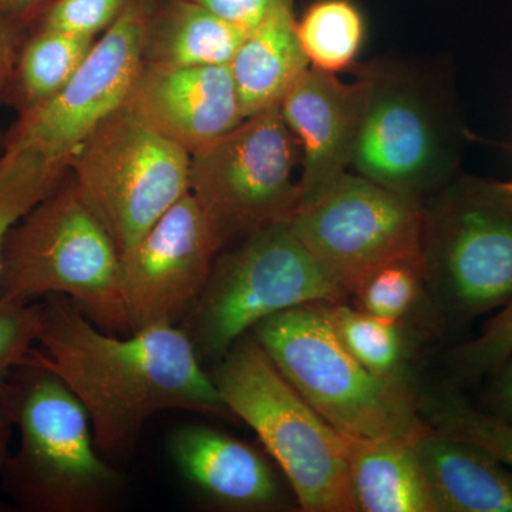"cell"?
<instances>
[{
    "label": "cell",
    "mask_w": 512,
    "mask_h": 512,
    "mask_svg": "<svg viewBox=\"0 0 512 512\" xmlns=\"http://www.w3.org/2000/svg\"><path fill=\"white\" fill-rule=\"evenodd\" d=\"M42 363L82 403L94 440L107 458L126 456L151 417L164 410L232 419L190 336L160 325L117 336L97 326L62 295L40 302Z\"/></svg>",
    "instance_id": "obj_1"
},
{
    "label": "cell",
    "mask_w": 512,
    "mask_h": 512,
    "mask_svg": "<svg viewBox=\"0 0 512 512\" xmlns=\"http://www.w3.org/2000/svg\"><path fill=\"white\" fill-rule=\"evenodd\" d=\"M0 402L20 433L0 474L19 510L103 512L117 503L123 474L97 448L82 403L32 352L6 379Z\"/></svg>",
    "instance_id": "obj_2"
},
{
    "label": "cell",
    "mask_w": 512,
    "mask_h": 512,
    "mask_svg": "<svg viewBox=\"0 0 512 512\" xmlns=\"http://www.w3.org/2000/svg\"><path fill=\"white\" fill-rule=\"evenodd\" d=\"M252 335L285 379L343 436L417 441L430 430L400 377L376 375L340 342L320 303L269 316Z\"/></svg>",
    "instance_id": "obj_3"
},
{
    "label": "cell",
    "mask_w": 512,
    "mask_h": 512,
    "mask_svg": "<svg viewBox=\"0 0 512 512\" xmlns=\"http://www.w3.org/2000/svg\"><path fill=\"white\" fill-rule=\"evenodd\" d=\"M235 417L258 434L305 512H357L345 437L323 419L245 335L210 373Z\"/></svg>",
    "instance_id": "obj_4"
},
{
    "label": "cell",
    "mask_w": 512,
    "mask_h": 512,
    "mask_svg": "<svg viewBox=\"0 0 512 512\" xmlns=\"http://www.w3.org/2000/svg\"><path fill=\"white\" fill-rule=\"evenodd\" d=\"M120 252L72 177L13 227L0 261V298L72 299L110 333L128 332L120 286Z\"/></svg>",
    "instance_id": "obj_5"
},
{
    "label": "cell",
    "mask_w": 512,
    "mask_h": 512,
    "mask_svg": "<svg viewBox=\"0 0 512 512\" xmlns=\"http://www.w3.org/2000/svg\"><path fill=\"white\" fill-rule=\"evenodd\" d=\"M348 293L278 222L222 249L184 330L201 360H218L262 320L311 303L345 302Z\"/></svg>",
    "instance_id": "obj_6"
},
{
    "label": "cell",
    "mask_w": 512,
    "mask_h": 512,
    "mask_svg": "<svg viewBox=\"0 0 512 512\" xmlns=\"http://www.w3.org/2000/svg\"><path fill=\"white\" fill-rule=\"evenodd\" d=\"M424 207V205H423ZM423 279L456 323L512 299V187L454 175L424 207Z\"/></svg>",
    "instance_id": "obj_7"
},
{
    "label": "cell",
    "mask_w": 512,
    "mask_h": 512,
    "mask_svg": "<svg viewBox=\"0 0 512 512\" xmlns=\"http://www.w3.org/2000/svg\"><path fill=\"white\" fill-rule=\"evenodd\" d=\"M190 165L184 147L126 104L74 150L69 174L121 255L190 192Z\"/></svg>",
    "instance_id": "obj_8"
},
{
    "label": "cell",
    "mask_w": 512,
    "mask_h": 512,
    "mask_svg": "<svg viewBox=\"0 0 512 512\" xmlns=\"http://www.w3.org/2000/svg\"><path fill=\"white\" fill-rule=\"evenodd\" d=\"M301 153L279 103L191 154L190 192L224 249L256 231L289 221L301 202L293 168Z\"/></svg>",
    "instance_id": "obj_9"
},
{
    "label": "cell",
    "mask_w": 512,
    "mask_h": 512,
    "mask_svg": "<svg viewBox=\"0 0 512 512\" xmlns=\"http://www.w3.org/2000/svg\"><path fill=\"white\" fill-rule=\"evenodd\" d=\"M365 66L369 97L350 167L421 201L457 175L456 121L416 73L393 63Z\"/></svg>",
    "instance_id": "obj_10"
},
{
    "label": "cell",
    "mask_w": 512,
    "mask_h": 512,
    "mask_svg": "<svg viewBox=\"0 0 512 512\" xmlns=\"http://www.w3.org/2000/svg\"><path fill=\"white\" fill-rule=\"evenodd\" d=\"M289 224L348 296L382 266L402 261L423 266L421 201L356 173L342 175L318 197L299 204Z\"/></svg>",
    "instance_id": "obj_11"
},
{
    "label": "cell",
    "mask_w": 512,
    "mask_h": 512,
    "mask_svg": "<svg viewBox=\"0 0 512 512\" xmlns=\"http://www.w3.org/2000/svg\"><path fill=\"white\" fill-rule=\"evenodd\" d=\"M154 2L128 0L66 86L42 106L20 114L6 133V147H33L70 160L94 128L126 106L144 64V36Z\"/></svg>",
    "instance_id": "obj_12"
},
{
    "label": "cell",
    "mask_w": 512,
    "mask_h": 512,
    "mask_svg": "<svg viewBox=\"0 0 512 512\" xmlns=\"http://www.w3.org/2000/svg\"><path fill=\"white\" fill-rule=\"evenodd\" d=\"M222 249L220 234L188 192L120 255L128 332L175 325L187 316Z\"/></svg>",
    "instance_id": "obj_13"
},
{
    "label": "cell",
    "mask_w": 512,
    "mask_h": 512,
    "mask_svg": "<svg viewBox=\"0 0 512 512\" xmlns=\"http://www.w3.org/2000/svg\"><path fill=\"white\" fill-rule=\"evenodd\" d=\"M366 66L352 83L309 66L279 101L301 151V202L318 197L348 173L369 97Z\"/></svg>",
    "instance_id": "obj_14"
},
{
    "label": "cell",
    "mask_w": 512,
    "mask_h": 512,
    "mask_svg": "<svg viewBox=\"0 0 512 512\" xmlns=\"http://www.w3.org/2000/svg\"><path fill=\"white\" fill-rule=\"evenodd\" d=\"M127 106L190 154L245 120L231 64L170 66L144 62Z\"/></svg>",
    "instance_id": "obj_15"
},
{
    "label": "cell",
    "mask_w": 512,
    "mask_h": 512,
    "mask_svg": "<svg viewBox=\"0 0 512 512\" xmlns=\"http://www.w3.org/2000/svg\"><path fill=\"white\" fill-rule=\"evenodd\" d=\"M168 454L192 495L212 510L274 511L284 491L268 458L247 441L205 424L178 427Z\"/></svg>",
    "instance_id": "obj_16"
},
{
    "label": "cell",
    "mask_w": 512,
    "mask_h": 512,
    "mask_svg": "<svg viewBox=\"0 0 512 512\" xmlns=\"http://www.w3.org/2000/svg\"><path fill=\"white\" fill-rule=\"evenodd\" d=\"M414 446L436 512H512V468L483 448L431 427Z\"/></svg>",
    "instance_id": "obj_17"
},
{
    "label": "cell",
    "mask_w": 512,
    "mask_h": 512,
    "mask_svg": "<svg viewBox=\"0 0 512 512\" xmlns=\"http://www.w3.org/2000/svg\"><path fill=\"white\" fill-rule=\"evenodd\" d=\"M309 66L299 42L295 0H269L231 63L245 119L278 104Z\"/></svg>",
    "instance_id": "obj_18"
},
{
    "label": "cell",
    "mask_w": 512,
    "mask_h": 512,
    "mask_svg": "<svg viewBox=\"0 0 512 512\" xmlns=\"http://www.w3.org/2000/svg\"><path fill=\"white\" fill-rule=\"evenodd\" d=\"M343 437L359 511L436 512L416 441Z\"/></svg>",
    "instance_id": "obj_19"
},
{
    "label": "cell",
    "mask_w": 512,
    "mask_h": 512,
    "mask_svg": "<svg viewBox=\"0 0 512 512\" xmlns=\"http://www.w3.org/2000/svg\"><path fill=\"white\" fill-rule=\"evenodd\" d=\"M248 32L194 0H156L144 36V62L231 64Z\"/></svg>",
    "instance_id": "obj_20"
},
{
    "label": "cell",
    "mask_w": 512,
    "mask_h": 512,
    "mask_svg": "<svg viewBox=\"0 0 512 512\" xmlns=\"http://www.w3.org/2000/svg\"><path fill=\"white\" fill-rule=\"evenodd\" d=\"M96 37L40 28L25 40L6 93H13L20 114L42 106L72 79Z\"/></svg>",
    "instance_id": "obj_21"
},
{
    "label": "cell",
    "mask_w": 512,
    "mask_h": 512,
    "mask_svg": "<svg viewBox=\"0 0 512 512\" xmlns=\"http://www.w3.org/2000/svg\"><path fill=\"white\" fill-rule=\"evenodd\" d=\"M69 173V160L33 147H6L0 154V261L13 227L49 197Z\"/></svg>",
    "instance_id": "obj_22"
},
{
    "label": "cell",
    "mask_w": 512,
    "mask_h": 512,
    "mask_svg": "<svg viewBox=\"0 0 512 512\" xmlns=\"http://www.w3.org/2000/svg\"><path fill=\"white\" fill-rule=\"evenodd\" d=\"M298 36L309 64L336 74L355 66L365 22L349 0H319L298 20Z\"/></svg>",
    "instance_id": "obj_23"
},
{
    "label": "cell",
    "mask_w": 512,
    "mask_h": 512,
    "mask_svg": "<svg viewBox=\"0 0 512 512\" xmlns=\"http://www.w3.org/2000/svg\"><path fill=\"white\" fill-rule=\"evenodd\" d=\"M346 349L376 375L400 377L403 340L397 323L386 322L345 302L320 303Z\"/></svg>",
    "instance_id": "obj_24"
},
{
    "label": "cell",
    "mask_w": 512,
    "mask_h": 512,
    "mask_svg": "<svg viewBox=\"0 0 512 512\" xmlns=\"http://www.w3.org/2000/svg\"><path fill=\"white\" fill-rule=\"evenodd\" d=\"M431 429L483 448L512 468V424L478 410L456 390L446 389L420 406Z\"/></svg>",
    "instance_id": "obj_25"
},
{
    "label": "cell",
    "mask_w": 512,
    "mask_h": 512,
    "mask_svg": "<svg viewBox=\"0 0 512 512\" xmlns=\"http://www.w3.org/2000/svg\"><path fill=\"white\" fill-rule=\"evenodd\" d=\"M423 266L417 262H394L376 269L356 289L360 309L386 322L399 320L419 296Z\"/></svg>",
    "instance_id": "obj_26"
},
{
    "label": "cell",
    "mask_w": 512,
    "mask_h": 512,
    "mask_svg": "<svg viewBox=\"0 0 512 512\" xmlns=\"http://www.w3.org/2000/svg\"><path fill=\"white\" fill-rule=\"evenodd\" d=\"M512 352V299L490 318L477 338L450 353L451 367L466 382L491 376Z\"/></svg>",
    "instance_id": "obj_27"
},
{
    "label": "cell",
    "mask_w": 512,
    "mask_h": 512,
    "mask_svg": "<svg viewBox=\"0 0 512 512\" xmlns=\"http://www.w3.org/2000/svg\"><path fill=\"white\" fill-rule=\"evenodd\" d=\"M40 302L0 298V389L37 343Z\"/></svg>",
    "instance_id": "obj_28"
},
{
    "label": "cell",
    "mask_w": 512,
    "mask_h": 512,
    "mask_svg": "<svg viewBox=\"0 0 512 512\" xmlns=\"http://www.w3.org/2000/svg\"><path fill=\"white\" fill-rule=\"evenodd\" d=\"M128 0H56L40 28L69 35L96 37L116 22Z\"/></svg>",
    "instance_id": "obj_29"
},
{
    "label": "cell",
    "mask_w": 512,
    "mask_h": 512,
    "mask_svg": "<svg viewBox=\"0 0 512 512\" xmlns=\"http://www.w3.org/2000/svg\"><path fill=\"white\" fill-rule=\"evenodd\" d=\"M249 32L261 19L269 0H194Z\"/></svg>",
    "instance_id": "obj_30"
},
{
    "label": "cell",
    "mask_w": 512,
    "mask_h": 512,
    "mask_svg": "<svg viewBox=\"0 0 512 512\" xmlns=\"http://www.w3.org/2000/svg\"><path fill=\"white\" fill-rule=\"evenodd\" d=\"M485 412L512 424V352L491 375L485 394Z\"/></svg>",
    "instance_id": "obj_31"
},
{
    "label": "cell",
    "mask_w": 512,
    "mask_h": 512,
    "mask_svg": "<svg viewBox=\"0 0 512 512\" xmlns=\"http://www.w3.org/2000/svg\"><path fill=\"white\" fill-rule=\"evenodd\" d=\"M22 45V26L0 16V96L8 90Z\"/></svg>",
    "instance_id": "obj_32"
},
{
    "label": "cell",
    "mask_w": 512,
    "mask_h": 512,
    "mask_svg": "<svg viewBox=\"0 0 512 512\" xmlns=\"http://www.w3.org/2000/svg\"><path fill=\"white\" fill-rule=\"evenodd\" d=\"M43 2L45 0H0V16L22 26Z\"/></svg>",
    "instance_id": "obj_33"
},
{
    "label": "cell",
    "mask_w": 512,
    "mask_h": 512,
    "mask_svg": "<svg viewBox=\"0 0 512 512\" xmlns=\"http://www.w3.org/2000/svg\"><path fill=\"white\" fill-rule=\"evenodd\" d=\"M13 424L12 417L8 410H6L5 404L0 402V474H2L3 468H5L6 461L10 456L9 454V441L12 436Z\"/></svg>",
    "instance_id": "obj_34"
},
{
    "label": "cell",
    "mask_w": 512,
    "mask_h": 512,
    "mask_svg": "<svg viewBox=\"0 0 512 512\" xmlns=\"http://www.w3.org/2000/svg\"><path fill=\"white\" fill-rule=\"evenodd\" d=\"M6 148V134L3 133L2 130H0V154L5 151Z\"/></svg>",
    "instance_id": "obj_35"
},
{
    "label": "cell",
    "mask_w": 512,
    "mask_h": 512,
    "mask_svg": "<svg viewBox=\"0 0 512 512\" xmlns=\"http://www.w3.org/2000/svg\"><path fill=\"white\" fill-rule=\"evenodd\" d=\"M508 185H510V187H512V180L508 181Z\"/></svg>",
    "instance_id": "obj_36"
}]
</instances>
